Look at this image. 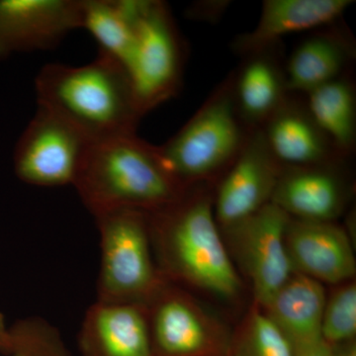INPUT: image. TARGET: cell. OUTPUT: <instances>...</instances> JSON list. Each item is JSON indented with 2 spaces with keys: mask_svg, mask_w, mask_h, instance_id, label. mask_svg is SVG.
<instances>
[{
  "mask_svg": "<svg viewBox=\"0 0 356 356\" xmlns=\"http://www.w3.org/2000/svg\"><path fill=\"white\" fill-rule=\"evenodd\" d=\"M209 185L188 187L175 202L149 212L154 254L166 280L235 300L242 280L220 233Z\"/></svg>",
  "mask_w": 356,
  "mask_h": 356,
  "instance_id": "6da1fadb",
  "label": "cell"
},
{
  "mask_svg": "<svg viewBox=\"0 0 356 356\" xmlns=\"http://www.w3.org/2000/svg\"><path fill=\"white\" fill-rule=\"evenodd\" d=\"M38 106L53 112L91 143L137 134L138 109L125 69L100 54L90 64L44 65L35 81Z\"/></svg>",
  "mask_w": 356,
  "mask_h": 356,
  "instance_id": "7a4b0ae2",
  "label": "cell"
},
{
  "mask_svg": "<svg viewBox=\"0 0 356 356\" xmlns=\"http://www.w3.org/2000/svg\"><path fill=\"white\" fill-rule=\"evenodd\" d=\"M74 186L93 216L118 209L154 212L187 189L166 170L159 147L137 134L91 143Z\"/></svg>",
  "mask_w": 356,
  "mask_h": 356,
  "instance_id": "3957f363",
  "label": "cell"
},
{
  "mask_svg": "<svg viewBox=\"0 0 356 356\" xmlns=\"http://www.w3.org/2000/svg\"><path fill=\"white\" fill-rule=\"evenodd\" d=\"M254 131L245 126L236 109L233 74H229L184 127L158 146L159 154L166 170L184 188L218 184Z\"/></svg>",
  "mask_w": 356,
  "mask_h": 356,
  "instance_id": "277c9868",
  "label": "cell"
},
{
  "mask_svg": "<svg viewBox=\"0 0 356 356\" xmlns=\"http://www.w3.org/2000/svg\"><path fill=\"white\" fill-rule=\"evenodd\" d=\"M95 218L102 250L96 301L146 305L166 280L154 257L149 212L118 209Z\"/></svg>",
  "mask_w": 356,
  "mask_h": 356,
  "instance_id": "5b68a950",
  "label": "cell"
},
{
  "mask_svg": "<svg viewBox=\"0 0 356 356\" xmlns=\"http://www.w3.org/2000/svg\"><path fill=\"white\" fill-rule=\"evenodd\" d=\"M185 44L170 7L144 0L126 72L143 115L177 95L182 84Z\"/></svg>",
  "mask_w": 356,
  "mask_h": 356,
  "instance_id": "8992f818",
  "label": "cell"
},
{
  "mask_svg": "<svg viewBox=\"0 0 356 356\" xmlns=\"http://www.w3.org/2000/svg\"><path fill=\"white\" fill-rule=\"evenodd\" d=\"M144 306L154 356H229L232 332L172 281Z\"/></svg>",
  "mask_w": 356,
  "mask_h": 356,
  "instance_id": "52a82bcc",
  "label": "cell"
},
{
  "mask_svg": "<svg viewBox=\"0 0 356 356\" xmlns=\"http://www.w3.org/2000/svg\"><path fill=\"white\" fill-rule=\"evenodd\" d=\"M289 219L284 211L268 203L252 216L222 229L229 254L250 280L254 304L261 308L294 273L285 245Z\"/></svg>",
  "mask_w": 356,
  "mask_h": 356,
  "instance_id": "ba28073f",
  "label": "cell"
},
{
  "mask_svg": "<svg viewBox=\"0 0 356 356\" xmlns=\"http://www.w3.org/2000/svg\"><path fill=\"white\" fill-rule=\"evenodd\" d=\"M90 144L67 121L38 106L16 145V175L35 186L74 185Z\"/></svg>",
  "mask_w": 356,
  "mask_h": 356,
  "instance_id": "9c48e42d",
  "label": "cell"
},
{
  "mask_svg": "<svg viewBox=\"0 0 356 356\" xmlns=\"http://www.w3.org/2000/svg\"><path fill=\"white\" fill-rule=\"evenodd\" d=\"M282 165L267 146L261 129L250 134L242 153L221 177L214 194L219 228H231L271 203Z\"/></svg>",
  "mask_w": 356,
  "mask_h": 356,
  "instance_id": "30bf717a",
  "label": "cell"
},
{
  "mask_svg": "<svg viewBox=\"0 0 356 356\" xmlns=\"http://www.w3.org/2000/svg\"><path fill=\"white\" fill-rule=\"evenodd\" d=\"M81 28V0H0V58L53 48Z\"/></svg>",
  "mask_w": 356,
  "mask_h": 356,
  "instance_id": "8fae6325",
  "label": "cell"
},
{
  "mask_svg": "<svg viewBox=\"0 0 356 356\" xmlns=\"http://www.w3.org/2000/svg\"><path fill=\"white\" fill-rule=\"evenodd\" d=\"M285 245L294 273L320 283L339 285L355 278V252L348 234L334 222L290 217Z\"/></svg>",
  "mask_w": 356,
  "mask_h": 356,
  "instance_id": "7c38bea8",
  "label": "cell"
},
{
  "mask_svg": "<svg viewBox=\"0 0 356 356\" xmlns=\"http://www.w3.org/2000/svg\"><path fill=\"white\" fill-rule=\"evenodd\" d=\"M343 163L282 165L271 203L294 219L334 222L343 213L348 197L339 173Z\"/></svg>",
  "mask_w": 356,
  "mask_h": 356,
  "instance_id": "4fadbf2b",
  "label": "cell"
},
{
  "mask_svg": "<svg viewBox=\"0 0 356 356\" xmlns=\"http://www.w3.org/2000/svg\"><path fill=\"white\" fill-rule=\"evenodd\" d=\"M81 356H154L147 312L139 304L96 301L79 334Z\"/></svg>",
  "mask_w": 356,
  "mask_h": 356,
  "instance_id": "5bb4252c",
  "label": "cell"
},
{
  "mask_svg": "<svg viewBox=\"0 0 356 356\" xmlns=\"http://www.w3.org/2000/svg\"><path fill=\"white\" fill-rule=\"evenodd\" d=\"M281 165L308 166L344 161L312 118L305 104L289 95L282 106L259 128Z\"/></svg>",
  "mask_w": 356,
  "mask_h": 356,
  "instance_id": "9a60e30c",
  "label": "cell"
},
{
  "mask_svg": "<svg viewBox=\"0 0 356 356\" xmlns=\"http://www.w3.org/2000/svg\"><path fill=\"white\" fill-rule=\"evenodd\" d=\"M351 0H266L252 31L234 42V51L245 58L280 44L293 33L332 26L348 10Z\"/></svg>",
  "mask_w": 356,
  "mask_h": 356,
  "instance_id": "2e32d148",
  "label": "cell"
},
{
  "mask_svg": "<svg viewBox=\"0 0 356 356\" xmlns=\"http://www.w3.org/2000/svg\"><path fill=\"white\" fill-rule=\"evenodd\" d=\"M278 46L243 58L240 69L232 72L236 109L252 131L261 128L290 95Z\"/></svg>",
  "mask_w": 356,
  "mask_h": 356,
  "instance_id": "e0dca14e",
  "label": "cell"
},
{
  "mask_svg": "<svg viewBox=\"0 0 356 356\" xmlns=\"http://www.w3.org/2000/svg\"><path fill=\"white\" fill-rule=\"evenodd\" d=\"M325 298L322 283L294 273L261 308L291 344L294 355L324 341L322 322Z\"/></svg>",
  "mask_w": 356,
  "mask_h": 356,
  "instance_id": "ac0fdd59",
  "label": "cell"
},
{
  "mask_svg": "<svg viewBox=\"0 0 356 356\" xmlns=\"http://www.w3.org/2000/svg\"><path fill=\"white\" fill-rule=\"evenodd\" d=\"M353 55V40L343 31L330 30L312 35L297 46L285 65L288 92L307 95L346 76Z\"/></svg>",
  "mask_w": 356,
  "mask_h": 356,
  "instance_id": "d6986e66",
  "label": "cell"
},
{
  "mask_svg": "<svg viewBox=\"0 0 356 356\" xmlns=\"http://www.w3.org/2000/svg\"><path fill=\"white\" fill-rule=\"evenodd\" d=\"M143 6L144 0H81V28L92 35L100 54L124 69L132 54Z\"/></svg>",
  "mask_w": 356,
  "mask_h": 356,
  "instance_id": "ffe728a7",
  "label": "cell"
},
{
  "mask_svg": "<svg viewBox=\"0 0 356 356\" xmlns=\"http://www.w3.org/2000/svg\"><path fill=\"white\" fill-rule=\"evenodd\" d=\"M304 100L312 118L325 134L337 153L351 156L356 145L355 84L343 76L307 93Z\"/></svg>",
  "mask_w": 356,
  "mask_h": 356,
  "instance_id": "44dd1931",
  "label": "cell"
},
{
  "mask_svg": "<svg viewBox=\"0 0 356 356\" xmlns=\"http://www.w3.org/2000/svg\"><path fill=\"white\" fill-rule=\"evenodd\" d=\"M229 356H295L292 346L261 307L252 304L232 332Z\"/></svg>",
  "mask_w": 356,
  "mask_h": 356,
  "instance_id": "7402d4cb",
  "label": "cell"
},
{
  "mask_svg": "<svg viewBox=\"0 0 356 356\" xmlns=\"http://www.w3.org/2000/svg\"><path fill=\"white\" fill-rule=\"evenodd\" d=\"M9 329L13 350L1 356H72L60 331L44 318H20Z\"/></svg>",
  "mask_w": 356,
  "mask_h": 356,
  "instance_id": "603a6c76",
  "label": "cell"
},
{
  "mask_svg": "<svg viewBox=\"0 0 356 356\" xmlns=\"http://www.w3.org/2000/svg\"><path fill=\"white\" fill-rule=\"evenodd\" d=\"M356 284L355 281L337 285L325 298L323 314L322 337L330 346L355 341Z\"/></svg>",
  "mask_w": 356,
  "mask_h": 356,
  "instance_id": "cb8c5ba5",
  "label": "cell"
},
{
  "mask_svg": "<svg viewBox=\"0 0 356 356\" xmlns=\"http://www.w3.org/2000/svg\"><path fill=\"white\" fill-rule=\"evenodd\" d=\"M229 1H198L192 4L187 14L194 20L218 22L226 13Z\"/></svg>",
  "mask_w": 356,
  "mask_h": 356,
  "instance_id": "d4e9b609",
  "label": "cell"
},
{
  "mask_svg": "<svg viewBox=\"0 0 356 356\" xmlns=\"http://www.w3.org/2000/svg\"><path fill=\"white\" fill-rule=\"evenodd\" d=\"M13 343L10 329L7 325L4 314L0 311V353H2V355L10 353L13 350Z\"/></svg>",
  "mask_w": 356,
  "mask_h": 356,
  "instance_id": "484cf974",
  "label": "cell"
},
{
  "mask_svg": "<svg viewBox=\"0 0 356 356\" xmlns=\"http://www.w3.org/2000/svg\"><path fill=\"white\" fill-rule=\"evenodd\" d=\"M295 356H337V350L334 346L322 341L308 350L297 353Z\"/></svg>",
  "mask_w": 356,
  "mask_h": 356,
  "instance_id": "4316f807",
  "label": "cell"
},
{
  "mask_svg": "<svg viewBox=\"0 0 356 356\" xmlns=\"http://www.w3.org/2000/svg\"><path fill=\"white\" fill-rule=\"evenodd\" d=\"M337 356H356L355 341L336 346Z\"/></svg>",
  "mask_w": 356,
  "mask_h": 356,
  "instance_id": "83f0119b",
  "label": "cell"
}]
</instances>
